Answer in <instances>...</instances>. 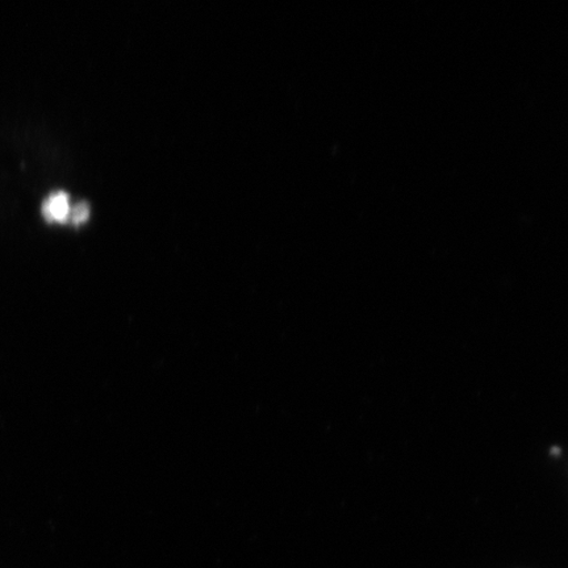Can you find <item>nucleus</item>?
<instances>
[{
  "mask_svg": "<svg viewBox=\"0 0 568 568\" xmlns=\"http://www.w3.org/2000/svg\"><path fill=\"white\" fill-rule=\"evenodd\" d=\"M70 210L69 196L65 193H55L42 204V215L52 223H65Z\"/></svg>",
  "mask_w": 568,
  "mask_h": 568,
  "instance_id": "nucleus-1",
  "label": "nucleus"
},
{
  "mask_svg": "<svg viewBox=\"0 0 568 568\" xmlns=\"http://www.w3.org/2000/svg\"><path fill=\"white\" fill-rule=\"evenodd\" d=\"M90 216V209L87 203L77 204L74 209L70 210L69 219L71 224L80 225L88 222Z\"/></svg>",
  "mask_w": 568,
  "mask_h": 568,
  "instance_id": "nucleus-2",
  "label": "nucleus"
}]
</instances>
